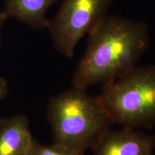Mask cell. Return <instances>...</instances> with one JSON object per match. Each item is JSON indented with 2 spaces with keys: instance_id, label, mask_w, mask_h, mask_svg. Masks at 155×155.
Returning <instances> with one entry per match:
<instances>
[{
  "instance_id": "3",
  "label": "cell",
  "mask_w": 155,
  "mask_h": 155,
  "mask_svg": "<svg viewBox=\"0 0 155 155\" xmlns=\"http://www.w3.org/2000/svg\"><path fill=\"white\" fill-rule=\"evenodd\" d=\"M97 98L114 123L123 128L152 129L155 126V65L136 66L103 84Z\"/></svg>"
},
{
  "instance_id": "6",
  "label": "cell",
  "mask_w": 155,
  "mask_h": 155,
  "mask_svg": "<svg viewBox=\"0 0 155 155\" xmlns=\"http://www.w3.org/2000/svg\"><path fill=\"white\" fill-rule=\"evenodd\" d=\"M34 141L24 114L0 120V155H28Z\"/></svg>"
},
{
  "instance_id": "9",
  "label": "cell",
  "mask_w": 155,
  "mask_h": 155,
  "mask_svg": "<svg viewBox=\"0 0 155 155\" xmlns=\"http://www.w3.org/2000/svg\"><path fill=\"white\" fill-rule=\"evenodd\" d=\"M8 93V85L5 79L0 77V101L3 99Z\"/></svg>"
},
{
  "instance_id": "8",
  "label": "cell",
  "mask_w": 155,
  "mask_h": 155,
  "mask_svg": "<svg viewBox=\"0 0 155 155\" xmlns=\"http://www.w3.org/2000/svg\"><path fill=\"white\" fill-rule=\"evenodd\" d=\"M28 155H85V153L70 150L55 143L46 145L35 140Z\"/></svg>"
},
{
  "instance_id": "4",
  "label": "cell",
  "mask_w": 155,
  "mask_h": 155,
  "mask_svg": "<svg viewBox=\"0 0 155 155\" xmlns=\"http://www.w3.org/2000/svg\"><path fill=\"white\" fill-rule=\"evenodd\" d=\"M114 0H62L59 11L46 28L55 49L72 59L81 38L107 17Z\"/></svg>"
},
{
  "instance_id": "10",
  "label": "cell",
  "mask_w": 155,
  "mask_h": 155,
  "mask_svg": "<svg viewBox=\"0 0 155 155\" xmlns=\"http://www.w3.org/2000/svg\"><path fill=\"white\" fill-rule=\"evenodd\" d=\"M7 19V17H5V15H4V13L2 12H0V41H1V30L2 28V25L4 22L5 21V19Z\"/></svg>"
},
{
  "instance_id": "1",
  "label": "cell",
  "mask_w": 155,
  "mask_h": 155,
  "mask_svg": "<svg viewBox=\"0 0 155 155\" xmlns=\"http://www.w3.org/2000/svg\"><path fill=\"white\" fill-rule=\"evenodd\" d=\"M149 43L146 23L107 16L88 35L86 51L73 74V87L87 90L126 74L137 66Z\"/></svg>"
},
{
  "instance_id": "11",
  "label": "cell",
  "mask_w": 155,
  "mask_h": 155,
  "mask_svg": "<svg viewBox=\"0 0 155 155\" xmlns=\"http://www.w3.org/2000/svg\"><path fill=\"white\" fill-rule=\"evenodd\" d=\"M152 155H153V154H152Z\"/></svg>"
},
{
  "instance_id": "2",
  "label": "cell",
  "mask_w": 155,
  "mask_h": 155,
  "mask_svg": "<svg viewBox=\"0 0 155 155\" xmlns=\"http://www.w3.org/2000/svg\"><path fill=\"white\" fill-rule=\"evenodd\" d=\"M47 120L53 143L83 153L92 150L114 124L98 98L77 87L50 98Z\"/></svg>"
},
{
  "instance_id": "5",
  "label": "cell",
  "mask_w": 155,
  "mask_h": 155,
  "mask_svg": "<svg viewBox=\"0 0 155 155\" xmlns=\"http://www.w3.org/2000/svg\"><path fill=\"white\" fill-rule=\"evenodd\" d=\"M155 136L137 129L108 130L92 149L94 155H152Z\"/></svg>"
},
{
  "instance_id": "7",
  "label": "cell",
  "mask_w": 155,
  "mask_h": 155,
  "mask_svg": "<svg viewBox=\"0 0 155 155\" xmlns=\"http://www.w3.org/2000/svg\"><path fill=\"white\" fill-rule=\"evenodd\" d=\"M58 0H5L2 11L7 18H15L34 30L46 28L45 15Z\"/></svg>"
}]
</instances>
